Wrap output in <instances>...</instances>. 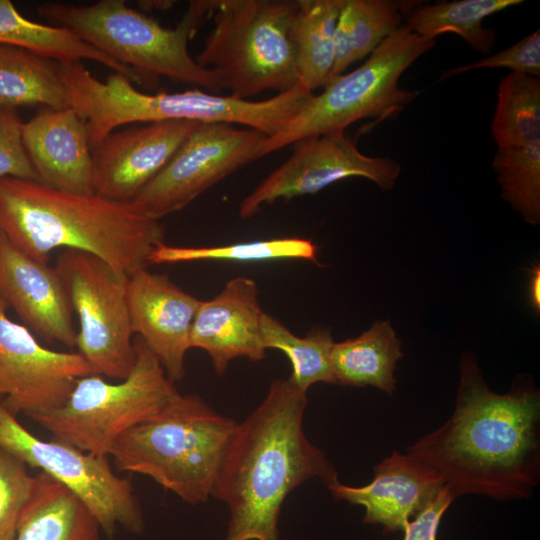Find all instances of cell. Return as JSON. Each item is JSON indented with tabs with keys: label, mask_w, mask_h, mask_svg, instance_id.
Here are the masks:
<instances>
[{
	"label": "cell",
	"mask_w": 540,
	"mask_h": 540,
	"mask_svg": "<svg viewBox=\"0 0 540 540\" xmlns=\"http://www.w3.org/2000/svg\"><path fill=\"white\" fill-rule=\"evenodd\" d=\"M265 138L255 129L201 122L132 203L144 216L160 221L239 167L258 159Z\"/></svg>",
	"instance_id": "cell-12"
},
{
	"label": "cell",
	"mask_w": 540,
	"mask_h": 540,
	"mask_svg": "<svg viewBox=\"0 0 540 540\" xmlns=\"http://www.w3.org/2000/svg\"><path fill=\"white\" fill-rule=\"evenodd\" d=\"M306 394L289 378L276 379L236 424L211 492L230 511L224 540H279L280 511L295 488L312 478L326 486L339 481L304 432Z\"/></svg>",
	"instance_id": "cell-2"
},
{
	"label": "cell",
	"mask_w": 540,
	"mask_h": 540,
	"mask_svg": "<svg viewBox=\"0 0 540 540\" xmlns=\"http://www.w3.org/2000/svg\"><path fill=\"white\" fill-rule=\"evenodd\" d=\"M400 6L388 0H345L355 62L370 55L401 22Z\"/></svg>",
	"instance_id": "cell-31"
},
{
	"label": "cell",
	"mask_w": 540,
	"mask_h": 540,
	"mask_svg": "<svg viewBox=\"0 0 540 540\" xmlns=\"http://www.w3.org/2000/svg\"><path fill=\"white\" fill-rule=\"evenodd\" d=\"M292 145L290 157L241 201V218L254 216L278 199L315 194L349 177H363L388 190L401 172L396 160L360 152L345 132L311 136Z\"/></svg>",
	"instance_id": "cell-13"
},
{
	"label": "cell",
	"mask_w": 540,
	"mask_h": 540,
	"mask_svg": "<svg viewBox=\"0 0 540 540\" xmlns=\"http://www.w3.org/2000/svg\"><path fill=\"white\" fill-rule=\"evenodd\" d=\"M455 497L445 486L440 493L402 531L400 540H437L443 515Z\"/></svg>",
	"instance_id": "cell-35"
},
{
	"label": "cell",
	"mask_w": 540,
	"mask_h": 540,
	"mask_svg": "<svg viewBox=\"0 0 540 540\" xmlns=\"http://www.w3.org/2000/svg\"><path fill=\"white\" fill-rule=\"evenodd\" d=\"M70 107L60 63L32 51L0 44V108Z\"/></svg>",
	"instance_id": "cell-24"
},
{
	"label": "cell",
	"mask_w": 540,
	"mask_h": 540,
	"mask_svg": "<svg viewBox=\"0 0 540 540\" xmlns=\"http://www.w3.org/2000/svg\"><path fill=\"white\" fill-rule=\"evenodd\" d=\"M23 125L16 110L0 108V179L40 182L23 143Z\"/></svg>",
	"instance_id": "cell-34"
},
{
	"label": "cell",
	"mask_w": 540,
	"mask_h": 540,
	"mask_svg": "<svg viewBox=\"0 0 540 540\" xmlns=\"http://www.w3.org/2000/svg\"><path fill=\"white\" fill-rule=\"evenodd\" d=\"M216 0H194L174 28L129 8L122 0L91 5L43 3L37 13L64 27L118 62L158 83L160 76L218 94V74L191 57L188 42L212 16Z\"/></svg>",
	"instance_id": "cell-5"
},
{
	"label": "cell",
	"mask_w": 540,
	"mask_h": 540,
	"mask_svg": "<svg viewBox=\"0 0 540 540\" xmlns=\"http://www.w3.org/2000/svg\"><path fill=\"white\" fill-rule=\"evenodd\" d=\"M127 299L133 333L156 356L172 382L185 375V356L201 300L166 275L141 269L128 277Z\"/></svg>",
	"instance_id": "cell-16"
},
{
	"label": "cell",
	"mask_w": 540,
	"mask_h": 540,
	"mask_svg": "<svg viewBox=\"0 0 540 540\" xmlns=\"http://www.w3.org/2000/svg\"><path fill=\"white\" fill-rule=\"evenodd\" d=\"M236 422L197 395H179L159 416L125 432L110 456L192 505L206 502Z\"/></svg>",
	"instance_id": "cell-6"
},
{
	"label": "cell",
	"mask_w": 540,
	"mask_h": 540,
	"mask_svg": "<svg viewBox=\"0 0 540 540\" xmlns=\"http://www.w3.org/2000/svg\"><path fill=\"white\" fill-rule=\"evenodd\" d=\"M403 357L401 341L389 321H376L356 338L333 344L331 365L336 384L373 386L388 395L396 388L394 371Z\"/></svg>",
	"instance_id": "cell-23"
},
{
	"label": "cell",
	"mask_w": 540,
	"mask_h": 540,
	"mask_svg": "<svg viewBox=\"0 0 540 540\" xmlns=\"http://www.w3.org/2000/svg\"><path fill=\"white\" fill-rule=\"evenodd\" d=\"M492 167L501 196L529 224L540 222V141L529 145L498 148Z\"/></svg>",
	"instance_id": "cell-30"
},
{
	"label": "cell",
	"mask_w": 540,
	"mask_h": 540,
	"mask_svg": "<svg viewBox=\"0 0 540 540\" xmlns=\"http://www.w3.org/2000/svg\"><path fill=\"white\" fill-rule=\"evenodd\" d=\"M435 43L407 26L398 27L360 67L334 78L279 133L266 137L259 158L303 138L345 132L364 118L379 123L397 115L418 95L400 87L401 75Z\"/></svg>",
	"instance_id": "cell-8"
},
{
	"label": "cell",
	"mask_w": 540,
	"mask_h": 540,
	"mask_svg": "<svg viewBox=\"0 0 540 540\" xmlns=\"http://www.w3.org/2000/svg\"><path fill=\"white\" fill-rule=\"evenodd\" d=\"M528 300L535 312H540V267L534 265L529 269Z\"/></svg>",
	"instance_id": "cell-36"
},
{
	"label": "cell",
	"mask_w": 540,
	"mask_h": 540,
	"mask_svg": "<svg viewBox=\"0 0 540 540\" xmlns=\"http://www.w3.org/2000/svg\"><path fill=\"white\" fill-rule=\"evenodd\" d=\"M199 123L159 121L113 131L92 148L94 193L109 200L132 203L166 167Z\"/></svg>",
	"instance_id": "cell-15"
},
{
	"label": "cell",
	"mask_w": 540,
	"mask_h": 540,
	"mask_svg": "<svg viewBox=\"0 0 540 540\" xmlns=\"http://www.w3.org/2000/svg\"><path fill=\"white\" fill-rule=\"evenodd\" d=\"M0 447L70 490L105 535L113 536L118 527L136 534L144 530L143 513L131 483L115 474L106 456L33 435L1 402Z\"/></svg>",
	"instance_id": "cell-11"
},
{
	"label": "cell",
	"mask_w": 540,
	"mask_h": 540,
	"mask_svg": "<svg viewBox=\"0 0 540 540\" xmlns=\"http://www.w3.org/2000/svg\"><path fill=\"white\" fill-rule=\"evenodd\" d=\"M298 0H216L213 28L195 59L230 96L248 100L299 83L292 21Z\"/></svg>",
	"instance_id": "cell-7"
},
{
	"label": "cell",
	"mask_w": 540,
	"mask_h": 540,
	"mask_svg": "<svg viewBox=\"0 0 540 540\" xmlns=\"http://www.w3.org/2000/svg\"><path fill=\"white\" fill-rule=\"evenodd\" d=\"M67 99L88 126L91 148L118 127L159 121L224 122L255 129L267 138L279 133L312 96L299 83L266 100H242L202 89L149 94L119 73L105 81L81 61L60 62Z\"/></svg>",
	"instance_id": "cell-4"
},
{
	"label": "cell",
	"mask_w": 540,
	"mask_h": 540,
	"mask_svg": "<svg viewBox=\"0 0 540 540\" xmlns=\"http://www.w3.org/2000/svg\"><path fill=\"white\" fill-rule=\"evenodd\" d=\"M26 464L0 447V540H14L35 483Z\"/></svg>",
	"instance_id": "cell-32"
},
{
	"label": "cell",
	"mask_w": 540,
	"mask_h": 540,
	"mask_svg": "<svg viewBox=\"0 0 540 540\" xmlns=\"http://www.w3.org/2000/svg\"><path fill=\"white\" fill-rule=\"evenodd\" d=\"M522 0H455L425 5L409 17L407 27L420 37H436L452 32L473 49L487 54L496 41L494 28H486L483 20L497 12L520 5Z\"/></svg>",
	"instance_id": "cell-26"
},
{
	"label": "cell",
	"mask_w": 540,
	"mask_h": 540,
	"mask_svg": "<svg viewBox=\"0 0 540 540\" xmlns=\"http://www.w3.org/2000/svg\"><path fill=\"white\" fill-rule=\"evenodd\" d=\"M23 143L40 183L62 192L94 194L88 126L73 108L41 109L24 123Z\"/></svg>",
	"instance_id": "cell-20"
},
{
	"label": "cell",
	"mask_w": 540,
	"mask_h": 540,
	"mask_svg": "<svg viewBox=\"0 0 540 540\" xmlns=\"http://www.w3.org/2000/svg\"><path fill=\"white\" fill-rule=\"evenodd\" d=\"M483 68H509L513 73L540 76V29L525 36L509 48L474 63L445 70L440 79Z\"/></svg>",
	"instance_id": "cell-33"
},
{
	"label": "cell",
	"mask_w": 540,
	"mask_h": 540,
	"mask_svg": "<svg viewBox=\"0 0 540 540\" xmlns=\"http://www.w3.org/2000/svg\"><path fill=\"white\" fill-rule=\"evenodd\" d=\"M172 1H139L138 5L144 10H167L173 5Z\"/></svg>",
	"instance_id": "cell-37"
},
{
	"label": "cell",
	"mask_w": 540,
	"mask_h": 540,
	"mask_svg": "<svg viewBox=\"0 0 540 540\" xmlns=\"http://www.w3.org/2000/svg\"><path fill=\"white\" fill-rule=\"evenodd\" d=\"M0 298L33 334L75 347L73 309L57 269L25 255L1 231Z\"/></svg>",
	"instance_id": "cell-17"
},
{
	"label": "cell",
	"mask_w": 540,
	"mask_h": 540,
	"mask_svg": "<svg viewBox=\"0 0 540 540\" xmlns=\"http://www.w3.org/2000/svg\"><path fill=\"white\" fill-rule=\"evenodd\" d=\"M345 0H298L292 21L299 84L313 93L332 80L334 38Z\"/></svg>",
	"instance_id": "cell-25"
},
{
	"label": "cell",
	"mask_w": 540,
	"mask_h": 540,
	"mask_svg": "<svg viewBox=\"0 0 540 540\" xmlns=\"http://www.w3.org/2000/svg\"><path fill=\"white\" fill-rule=\"evenodd\" d=\"M261 339L266 350L276 349L288 357L292 368L289 380L302 391L307 392L310 386L319 382L336 384L331 365L334 341L328 329L315 328L301 338L264 313Z\"/></svg>",
	"instance_id": "cell-29"
},
{
	"label": "cell",
	"mask_w": 540,
	"mask_h": 540,
	"mask_svg": "<svg viewBox=\"0 0 540 540\" xmlns=\"http://www.w3.org/2000/svg\"><path fill=\"white\" fill-rule=\"evenodd\" d=\"M263 314L255 280L245 276L232 278L215 297L200 301L191 329L190 349L204 350L219 376L236 358L261 361L266 356L261 339Z\"/></svg>",
	"instance_id": "cell-19"
},
{
	"label": "cell",
	"mask_w": 540,
	"mask_h": 540,
	"mask_svg": "<svg viewBox=\"0 0 540 540\" xmlns=\"http://www.w3.org/2000/svg\"><path fill=\"white\" fill-rule=\"evenodd\" d=\"M136 361L116 383L91 374L79 378L60 408L32 418L54 439L82 451L110 456L120 436L162 414L180 395L156 356L138 336Z\"/></svg>",
	"instance_id": "cell-9"
},
{
	"label": "cell",
	"mask_w": 540,
	"mask_h": 540,
	"mask_svg": "<svg viewBox=\"0 0 540 540\" xmlns=\"http://www.w3.org/2000/svg\"><path fill=\"white\" fill-rule=\"evenodd\" d=\"M0 44L20 47L58 62L92 60L132 83L154 89L150 79L83 41L71 30L25 18L9 0H0Z\"/></svg>",
	"instance_id": "cell-22"
},
{
	"label": "cell",
	"mask_w": 540,
	"mask_h": 540,
	"mask_svg": "<svg viewBox=\"0 0 540 540\" xmlns=\"http://www.w3.org/2000/svg\"><path fill=\"white\" fill-rule=\"evenodd\" d=\"M0 231L40 263L48 264L59 248L78 250L128 277L147 268L150 254L165 239L163 224L141 214L133 203L17 178L0 179Z\"/></svg>",
	"instance_id": "cell-3"
},
{
	"label": "cell",
	"mask_w": 540,
	"mask_h": 540,
	"mask_svg": "<svg viewBox=\"0 0 540 540\" xmlns=\"http://www.w3.org/2000/svg\"><path fill=\"white\" fill-rule=\"evenodd\" d=\"M491 134L498 148L540 141L538 77L512 72L500 81Z\"/></svg>",
	"instance_id": "cell-28"
},
{
	"label": "cell",
	"mask_w": 540,
	"mask_h": 540,
	"mask_svg": "<svg viewBox=\"0 0 540 540\" xmlns=\"http://www.w3.org/2000/svg\"><path fill=\"white\" fill-rule=\"evenodd\" d=\"M101 532L96 518L70 490L40 472L14 540H100Z\"/></svg>",
	"instance_id": "cell-21"
},
{
	"label": "cell",
	"mask_w": 540,
	"mask_h": 540,
	"mask_svg": "<svg viewBox=\"0 0 540 540\" xmlns=\"http://www.w3.org/2000/svg\"><path fill=\"white\" fill-rule=\"evenodd\" d=\"M326 487L335 499L362 506L364 524L380 525L389 533L402 532L445 484L418 459L394 450L374 467L368 484L349 486L337 481Z\"/></svg>",
	"instance_id": "cell-18"
},
{
	"label": "cell",
	"mask_w": 540,
	"mask_h": 540,
	"mask_svg": "<svg viewBox=\"0 0 540 540\" xmlns=\"http://www.w3.org/2000/svg\"><path fill=\"white\" fill-rule=\"evenodd\" d=\"M318 246L300 237H282L206 247L158 245L149 264L193 261L268 262L288 259L311 261L317 265Z\"/></svg>",
	"instance_id": "cell-27"
},
{
	"label": "cell",
	"mask_w": 540,
	"mask_h": 540,
	"mask_svg": "<svg viewBox=\"0 0 540 540\" xmlns=\"http://www.w3.org/2000/svg\"><path fill=\"white\" fill-rule=\"evenodd\" d=\"M0 298V395L14 415L31 419L60 408L76 381L94 374L78 352L44 347L24 325L11 320Z\"/></svg>",
	"instance_id": "cell-14"
},
{
	"label": "cell",
	"mask_w": 540,
	"mask_h": 540,
	"mask_svg": "<svg viewBox=\"0 0 540 540\" xmlns=\"http://www.w3.org/2000/svg\"><path fill=\"white\" fill-rule=\"evenodd\" d=\"M406 453L434 470L455 499L528 498L540 480V392L527 375L505 394L492 391L467 352L452 414Z\"/></svg>",
	"instance_id": "cell-1"
},
{
	"label": "cell",
	"mask_w": 540,
	"mask_h": 540,
	"mask_svg": "<svg viewBox=\"0 0 540 540\" xmlns=\"http://www.w3.org/2000/svg\"><path fill=\"white\" fill-rule=\"evenodd\" d=\"M55 268L78 316V353L94 374L126 378L136 361L127 299L128 276L93 254L70 249L58 255Z\"/></svg>",
	"instance_id": "cell-10"
}]
</instances>
